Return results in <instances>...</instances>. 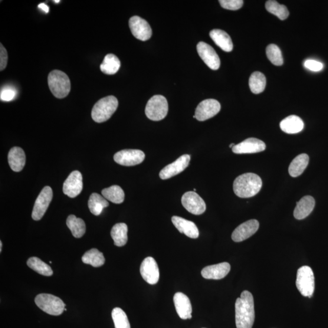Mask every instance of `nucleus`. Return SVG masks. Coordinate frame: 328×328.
<instances>
[{
    "label": "nucleus",
    "instance_id": "35",
    "mask_svg": "<svg viewBox=\"0 0 328 328\" xmlns=\"http://www.w3.org/2000/svg\"><path fill=\"white\" fill-rule=\"evenodd\" d=\"M265 9L269 12L277 16L279 19L281 20H284L290 15L288 8L283 5L279 4L276 1L274 0H270L265 3Z\"/></svg>",
    "mask_w": 328,
    "mask_h": 328
},
{
    "label": "nucleus",
    "instance_id": "23",
    "mask_svg": "<svg viewBox=\"0 0 328 328\" xmlns=\"http://www.w3.org/2000/svg\"><path fill=\"white\" fill-rule=\"evenodd\" d=\"M8 162L13 171H22L26 163V155L24 150L19 147L12 148L8 154Z\"/></svg>",
    "mask_w": 328,
    "mask_h": 328
},
{
    "label": "nucleus",
    "instance_id": "17",
    "mask_svg": "<svg viewBox=\"0 0 328 328\" xmlns=\"http://www.w3.org/2000/svg\"><path fill=\"white\" fill-rule=\"evenodd\" d=\"M259 222L256 219H251L242 223L235 229L232 235V239L235 242H241L252 237L257 232Z\"/></svg>",
    "mask_w": 328,
    "mask_h": 328
},
{
    "label": "nucleus",
    "instance_id": "9",
    "mask_svg": "<svg viewBox=\"0 0 328 328\" xmlns=\"http://www.w3.org/2000/svg\"><path fill=\"white\" fill-rule=\"evenodd\" d=\"M146 155L139 150H124L115 154L114 161L124 166H134L142 163Z\"/></svg>",
    "mask_w": 328,
    "mask_h": 328
},
{
    "label": "nucleus",
    "instance_id": "18",
    "mask_svg": "<svg viewBox=\"0 0 328 328\" xmlns=\"http://www.w3.org/2000/svg\"><path fill=\"white\" fill-rule=\"evenodd\" d=\"M232 152L236 154H250L263 152L265 144L260 139L251 137L232 148Z\"/></svg>",
    "mask_w": 328,
    "mask_h": 328
},
{
    "label": "nucleus",
    "instance_id": "42",
    "mask_svg": "<svg viewBox=\"0 0 328 328\" xmlns=\"http://www.w3.org/2000/svg\"><path fill=\"white\" fill-rule=\"evenodd\" d=\"M38 8L42 10L43 11H44L45 13H48L49 11V8L48 6L45 4V3H40V5H38Z\"/></svg>",
    "mask_w": 328,
    "mask_h": 328
},
{
    "label": "nucleus",
    "instance_id": "26",
    "mask_svg": "<svg viewBox=\"0 0 328 328\" xmlns=\"http://www.w3.org/2000/svg\"><path fill=\"white\" fill-rule=\"evenodd\" d=\"M310 157L306 154H301L291 162L289 167V173L292 177L296 178L304 171L309 163Z\"/></svg>",
    "mask_w": 328,
    "mask_h": 328
},
{
    "label": "nucleus",
    "instance_id": "14",
    "mask_svg": "<svg viewBox=\"0 0 328 328\" xmlns=\"http://www.w3.org/2000/svg\"><path fill=\"white\" fill-rule=\"evenodd\" d=\"M140 272L144 280L150 284H155L159 280V270L155 259L149 257L140 265Z\"/></svg>",
    "mask_w": 328,
    "mask_h": 328
},
{
    "label": "nucleus",
    "instance_id": "5",
    "mask_svg": "<svg viewBox=\"0 0 328 328\" xmlns=\"http://www.w3.org/2000/svg\"><path fill=\"white\" fill-rule=\"evenodd\" d=\"M35 302L40 310L52 316H60L65 309L64 301L51 294H39L35 297Z\"/></svg>",
    "mask_w": 328,
    "mask_h": 328
},
{
    "label": "nucleus",
    "instance_id": "33",
    "mask_svg": "<svg viewBox=\"0 0 328 328\" xmlns=\"http://www.w3.org/2000/svg\"><path fill=\"white\" fill-rule=\"evenodd\" d=\"M251 91L255 94L263 92L266 85V78L265 75L260 72H254L251 75L249 81Z\"/></svg>",
    "mask_w": 328,
    "mask_h": 328
},
{
    "label": "nucleus",
    "instance_id": "12",
    "mask_svg": "<svg viewBox=\"0 0 328 328\" xmlns=\"http://www.w3.org/2000/svg\"><path fill=\"white\" fill-rule=\"evenodd\" d=\"M198 53L204 63L212 70H217L220 67V59L215 49L205 42L197 45Z\"/></svg>",
    "mask_w": 328,
    "mask_h": 328
},
{
    "label": "nucleus",
    "instance_id": "13",
    "mask_svg": "<svg viewBox=\"0 0 328 328\" xmlns=\"http://www.w3.org/2000/svg\"><path fill=\"white\" fill-rule=\"evenodd\" d=\"M221 110V105L215 99H206L201 101L195 111V118L199 121H205L217 114Z\"/></svg>",
    "mask_w": 328,
    "mask_h": 328
},
{
    "label": "nucleus",
    "instance_id": "30",
    "mask_svg": "<svg viewBox=\"0 0 328 328\" xmlns=\"http://www.w3.org/2000/svg\"><path fill=\"white\" fill-rule=\"evenodd\" d=\"M67 224L75 238H80L86 232V225L83 219L77 218L76 216L71 215L68 216Z\"/></svg>",
    "mask_w": 328,
    "mask_h": 328
},
{
    "label": "nucleus",
    "instance_id": "24",
    "mask_svg": "<svg viewBox=\"0 0 328 328\" xmlns=\"http://www.w3.org/2000/svg\"><path fill=\"white\" fill-rule=\"evenodd\" d=\"M210 37L223 51L231 52L233 50L234 47L232 39L227 32L221 29H213L210 32Z\"/></svg>",
    "mask_w": 328,
    "mask_h": 328
},
{
    "label": "nucleus",
    "instance_id": "2",
    "mask_svg": "<svg viewBox=\"0 0 328 328\" xmlns=\"http://www.w3.org/2000/svg\"><path fill=\"white\" fill-rule=\"evenodd\" d=\"M260 177L255 173H244L237 177L234 182L235 195L241 198H251L257 195L262 188Z\"/></svg>",
    "mask_w": 328,
    "mask_h": 328
},
{
    "label": "nucleus",
    "instance_id": "4",
    "mask_svg": "<svg viewBox=\"0 0 328 328\" xmlns=\"http://www.w3.org/2000/svg\"><path fill=\"white\" fill-rule=\"evenodd\" d=\"M49 89L55 97L64 98L71 91V81L68 75L60 70H54L49 74Z\"/></svg>",
    "mask_w": 328,
    "mask_h": 328
},
{
    "label": "nucleus",
    "instance_id": "21",
    "mask_svg": "<svg viewBox=\"0 0 328 328\" xmlns=\"http://www.w3.org/2000/svg\"><path fill=\"white\" fill-rule=\"evenodd\" d=\"M172 221L173 225L181 234H185L190 238L199 237L198 229L194 222L177 216H173Z\"/></svg>",
    "mask_w": 328,
    "mask_h": 328
},
{
    "label": "nucleus",
    "instance_id": "16",
    "mask_svg": "<svg viewBox=\"0 0 328 328\" xmlns=\"http://www.w3.org/2000/svg\"><path fill=\"white\" fill-rule=\"evenodd\" d=\"M83 189L82 175L80 172H72L66 179L63 187L64 194L73 198L77 196Z\"/></svg>",
    "mask_w": 328,
    "mask_h": 328
},
{
    "label": "nucleus",
    "instance_id": "10",
    "mask_svg": "<svg viewBox=\"0 0 328 328\" xmlns=\"http://www.w3.org/2000/svg\"><path fill=\"white\" fill-rule=\"evenodd\" d=\"M181 202L183 208L193 215H201L206 211V205L204 200L195 192L185 193L182 197Z\"/></svg>",
    "mask_w": 328,
    "mask_h": 328
},
{
    "label": "nucleus",
    "instance_id": "32",
    "mask_svg": "<svg viewBox=\"0 0 328 328\" xmlns=\"http://www.w3.org/2000/svg\"><path fill=\"white\" fill-rule=\"evenodd\" d=\"M101 194L108 201L114 204H121L124 201L125 193L120 187L113 186L101 191Z\"/></svg>",
    "mask_w": 328,
    "mask_h": 328
},
{
    "label": "nucleus",
    "instance_id": "39",
    "mask_svg": "<svg viewBox=\"0 0 328 328\" xmlns=\"http://www.w3.org/2000/svg\"><path fill=\"white\" fill-rule=\"evenodd\" d=\"M16 91L12 88H3L0 94V98L2 101H9L14 99L16 96Z\"/></svg>",
    "mask_w": 328,
    "mask_h": 328
},
{
    "label": "nucleus",
    "instance_id": "37",
    "mask_svg": "<svg viewBox=\"0 0 328 328\" xmlns=\"http://www.w3.org/2000/svg\"><path fill=\"white\" fill-rule=\"evenodd\" d=\"M266 55L269 60L275 66L283 64V58L281 51L277 45L271 44L266 48Z\"/></svg>",
    "mask_w": 328,
    "mask_h": 328
},
{
    "label": "nucleus",
    "instance_id": "6",
    "mask_svg": "<svg viewBox=\"0 0 328 328\" xmlns=\"http://www.w3.org/2000/svg\"><path fill=\"white\" fill-rule=\"evenodd\" d=\"M169 105L165 97L156 95L148 101L146 107V114L149 119L153 121L161 120L168 113Z\"/></svg>",
    "mask_w": 328,
    "mask_h": 328
},
{
    "label": "nucleus",
    "instance_id": "20",
    "mask_svg": "<svg viewBox=\"0 0 328 328\" xmlns=\"http://www.w3.org/2000/svg\"><path fill=\"white\" fill-rule=\"evenodd\" d=\"M231 268V265L228 262H221L204 268L201 271V275L203 277L209 280H221L229 273Z\"/></svg>",
    "mask_w": 328,
    "mask_h": 328
},
{
    "label": "nucleus",
    "instance_id": "36",
    "mask_svg": "<svg viewBox=\"0 0 328 328\" xmlns=\"http://www.w3.org/2000/svg\"><path fill=\"white\" fill-rule=\"evenodd\" d=\"M115 328H131L127 314L120 308H115L112 311Z\"/></svg>",
    "mask_w": 328,
    "mask_h": 328
},
{
    "label": "nucleus",
    "instance_id": "3",
    "mask_svg": "<svg viewBox=\"0 0 328 328\" xmlns=\"http://www.w3.org/2000/svg\"><path fill=\"white\" fill-rule=\"evenodd\" d=\"M118 104L117 98L113 96L101 98L94 105L92 110V118L97 123L106 122L116 111Z\"/></svg>",
    "mask_w": 328,
    "mask_h": 328
},
{
    "label": "nucleus",
    "instance_id": "40",
    "mask_svg": "<svg viewBox=\"0 0 328 328\" xmlns=\"http://www.w3.org/2000/svg\"><path fill=\"white\" fill-rule=\"evenodd\" d=\"M304 67L307 68L308 70L312 71H320L322 70L323 65L321 62L314 60H308L304 61Z\"/></svg>",
    "mask_w": 328,
    "mask_h": 328
},
{
    "label": "nucleus",
    "instance_id": "7",
    "mask_svg": "<svg viewBox=\"0 0 328 328\" xmlns=\"http://www.w3.org/2000/svg\"><path fill=\"white\" fill-rule=\"evenodd\" d=\"M296 286L304 297L311 298L315 290V278L312 269L304 265L298 269L297 274Z\"/></svg>",
    "mask_w": 328,
    "mask_h": 328
},
{
    "label": "nucleus",
    "instance_id": "19",
    "mask_svg": "<svg viewBox=\"0 0 328 328\" xmlns=\"http://www.w3.org/2000/svg\"><path fill=\"white\" fill-rule=\"evenodd\" d=\"M174 303L177 314L180 319L188 320L192 319V307L189 298L182 293H177L174 295Z\"/></svg>",
    "mask_w": 328,
    "mask_h": 328
},
{
    "label": "nucleus",
    "instance_id": "27",
    "mask_svg": "<svg viewBox=\"0 0 328 328\" xmlns=\"http://www.w3.org/2000/svg\"><path fill=\"white\" fill-rule=\"evenodd\" d=\"M128 227L125 223H117L115 224L111 231L114 244L117 247H122L127 244L128 241Z\"/></svg>",
    "mask_w": 328,
    "mask_h": 328
},
{
    "label": "nucleus",
    "instance_id": "31",
    "mask_svg": "<svg viewBox=\"0 0 328 328\" xmlns=\"http://www.w3.org/2000/svg\"><path fill=\"white\" fill-rule=\"evenodd\" d=\"M81 260L85 264H90L94 268L100 267L106 262L104 254L97 249H92L85 252Z\"/></svg>",
    "mask_w": 328,
    "mask_h": 328
},
{
    "label": "nucleus",
    "instance_id": "44",
    "mask_svg": "<svg viewBox=\"0 0 328 328\" xmlns=\"http://www.w3.org/2000/svg\"><path fill=\"white\" fill-rule=\"evenodd\" d=\"M235 146V144H231V145H230L229 147H230V148H232H232L234 147Z\"/></svg>",
    "mask_w": 328,
    "mask_h": 328
},
{
    "label": "nucleus",
    "instance_id": "45",
    "mask_svg": "<svg viewBox=\"0 0 328 328\" xmlns=\"http://www.w3.org/2000/svg\"><path fill=\"white\" fill-rule=\"evenodd\" d=\"M54 2L58 3L59 2H60V0H58V1H54Z\"/></svg>",
    "mask_w": 328,
    "mask_h": 328
},
{
    "label": "nucleus",
    "instance_id": "29",
    "mask_svg": "<svg viewBox=\"0 0 328 328\" xmlns=\"http://www.w3.org/2000/svg\"><path fill=\"white\" fill-rule=\"evenodd\" d=\"M109 206L107 200L104 196L94 193L92 194L88 201V208L90 212L96 216L100 215L104 209Z\"/></svg>",
    "mask_w": 328,
    "mask_h": 328
},
{
    "label": "nucleus",
    "instance_id": "28",
    "mask_svg": "<svg viewBox=\"0 0 328 328\" xmlns=\"http://www.w3.org/2000/svg\"><path fill=\"white\" fill-rule=\"evenodd\" d=\"M100 70L107 75H114L117 73L120 68L119 59L113 54H107L100 65Z\"/></svg>",
    "mask_w": 328,
    "mask_h": 328
},
{
    "label": "nucleus",
    "instance_id": "25",
    "mask_svg": "<svg viewBox=\"0 0 328 328\" xmlns=\"http://www.w3.org/2000/svg\"><path fill=\"white\" fill-rule=\"evenodd\" d=\"M280 126L281 130L284 133L296 134L303 130L304 123L300 117L291 115L282 120Z\"/></svg>",
    "mask_w": 328,
    "mask_h": 328
},
{
    "label": "nucleus",
    "instance_id": "15",
    "mask_svg": "<svg viewBox=\"0 0 328 328\" xmlns=\"http://www.w3.org/2000/svg\"><path fill=\"white\" fill-rule=\"evenodd\" d=\"M190 161V156L189 155H184L179 157L175 162L164 167L160 172V178L163 180L168 179L178 175L189 166Z\"/></svg>",
    "mask_w": 328,
    "mask_h": 328
},
{
    "label": "nucleus",
    "instance_id": "41",
    "mask_svg": "<svg viewBox=\"0 0 328 328\" xmlns=\"http://www.w3.org/2000/svg\"><path fill=\"white\" fill-rule=\"evenodd\" d=\"M8 60V51L1 44H0V71H2L6 68Z\"/></svg>",
    "mask_w": 328,
    "mask_h": 328
},
{
    "label": "nucleus",
    "instance_id": "1",
    "mask_svg": "<svg viewBox=\"0 0 328 328\" xmlns=\"http://www.w3.org/2000/svg\"><path fill=\"white\" fill-rule=\"evenodd\" d=\"M255 320L253 295L248 291L242 292L235 303V322L237 328H252Z\"/></svg>",
    "mask_w": 328,
    "mask_h": 328
},
{
    "label": "nucleus",
    "instance_id": "43",
    "mask_svg": "<svg viewBox=\"0 0 328 328\" xmlns=\"http://www.w3.org/2000/svg\"><path fill=\"white\" fill-rule=\"evenodd\" d=\"M2 247H3L2 242L0 241V252L2 251Z\"/></svg>",
    "mask_w": 328,
    "mask_h": 328
},
{
    "label": "nucleus",
    "instance_id": "11",
    "mask_svg": "<svg viewBox=\"0 0 328 328\" xmlns=\"http://www.w3.org/2000/svg\"><path fill=\"white\" fill-rule=\"evenodd\" d=\"M129 26L134 37L141 41H147L152 37V30L149 23L139 16L130 19Z\"/></svg>",
    "mask_w": 328,
    "mask_h": 328
},
{
    "label": "nucleus",
    "instance_id": "22",
    "mask_svg": "<svg viewBox=\"0 0 328 328\" xmlns=\"http://www.w3.org/2000/svg\"><path fill=\"white\" fill-rule=\"evenodd\" d=\"M315 205H316V202L313 197L304 196L297 202L295 207L294 212L295 218L298 220L306 218L313 212Z\"/></svg>",
    "mask_w": 328,
    "mask_h": 328
},
{
    "label": "nucleus",
    "instance_id": "34",
    "mask_svg": "<svg viewBox=\"0 0 328 328\" xmlns=\"http://www.w3.org/2000/svg\"><path fill=\"white\" fill-rule=\"evenodd\" d=\"M27 264L32 270L44 276L49 277L53 274L51 268L37 257L29 258L27 261Z\"/></svg>",
    "mask_w": 328,
    "mask_h": 328
},
{
    "label": "nucleus",
    "instance_id": "38",
    "mask_svg": "<svg viewBox=\"0 0 328 328\" xmlns=\"http://www.w3.org/2000/svg\"><path fill=\"white\" fill-rule=\"evenodd\" d=\"M222 8L232 10V11H237L242 8L244 2L242 0H219Z\"/></svg>",
    "mask_w": 328,
    "mask_h": 328
},
{
    "label": "nucleus",
    "instance_id": "8",
    "mask_svg": "<svg viewBox=\"0 0 328 328\" xmlns=\"http://www.w3.org/2000/svg\"><path fill=\"white\" fill-rule=\"evenodd\" d=\"M53 193L50 187L47 186L42 190L36 199L32 213V218L35 221H39L47 212L52 199Z\"/></svg>",
    "mask_w": 328,
    "mask_h": 328
}]
</instances>
